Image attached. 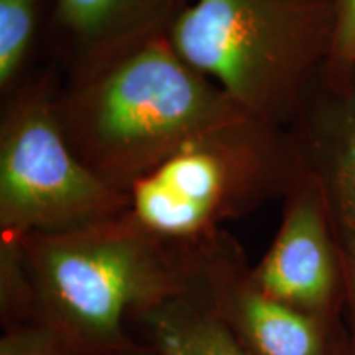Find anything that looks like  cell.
I'll use <instances>...</instances> for the list:
<instances>
[{
	"mask_svg": "<svg viewBox=\"0 0 355 355\" xmlns=\"http://www.w3.org/2000/svg\"><path fill=\"white\" fill-rule=\"evenodd\" d=\"M282 125L241 114L181 146L128 191V214L173 242L285 194L306 170Z\"/></svg>",
	"mask_w": 355,
	"mask_h": 355,
	"instance_id": "277c9868",
	"label": "cell"
},
{
	"mask_svg": "<svg viewBox=\"0 0 355 355\" xmlns=\"http://www.w3.org/2000/svg\"><path fill=\"white\" fill-rule=\"evenodd\" d=\"M38 2H40V0H38Z\"/></svg>",
	"mask_w": 355,
	"mask_h": 355,
	"instance_id": "5bb4252c",
	"label": "cell"
},
{
	"mask_svg": "<svg viewBox=\"0 0 355 355\" xmlns=\"http://www.w3.org/2000/svg\"><path fill=\"white\" fill-rule=\"evenodd\" d=\"M0 355H64L58 340L42 331L17 332L0 344Z\"/></svg>",
	"mask_w": 355,
	"mask_h": 355,
	"instance_id": "4fadbf2b",
	"label": "cell"
},
{
	"mask_svg": "<svg viewBox=\"0 0 355 355\" xmlns=\"http://www.w3.org/2000/svg\"><path fill=\"white\" fill-rule=\"evenodd\" d=\"M32 295L56 322L91 340H110L127 311L186 290L188 261L128 214L61 234L15 235Z\"/></svg>",
	"mask_w": 355,
	"mask_h": 355,
	"instance_id": "3957f363",
	"label": "cell"
},
{
	"mask_svg": "<svg viewBox=\"0 0 355 355\" xmlns=\"http://www.w3.org/2000/svg\"><path fill=\"white\" fill-rule=\"evenodd\" d=\"M329 211L326 178L306 168L286 193L282 227L252 275L263 295L293 308H319L331 300L337 263Z\"/></svg>",
	"mask_w": 355,
	"mask_h": 355,
	"instance_id": "8992f818",
	"label": "cell"
},
{
	"mask_svg": "<svg viewBox=\"0 0 355 355\" xmlns=\"http://www.w3.org/2000/svg\"><path fill=\"white\" fill-rule=\"evenodd\" d=\"M239 316L259 355H322L313 322L293 306L241 283L235 295Z\"/></svg>",
	"mask_w": 355,
	"mask_h": 355,
	"instance_id": "ba28073f",
	"label": "cell"
},
{
	"mask_svg": "<svg viewBox=\"0 0 355 355\" xmlns=\"http://www.w3.org/2000/svg\"><path fill=\"white\" fill-rule=\"evenodd\" d=\"M155 324L163 355H248L224 327L201 314L170 308Z\"/></svg>",
	"mask_w": 355,
	"mask_h": 355,
	"instance_id": "9c48e42d",
	"label": "cell"
},
{
	"mask_svg": "<svg viewBox=\"0 0 355 355\" xmlns=\"http://www.w3.org/2000/svg\"><path fill=\"white\" fill-rule=\"evenodd\" d=\"M336 0H191L168 40L242 112L285 127L327 64Z\"/></svg>",
	"mask_w": 355,
	"mask_h": 355,
	"instance_id": "7a4b0ae2",
	"label": "cell"
},
{
	"mask_svg": "<svg viewBox=\"0 0 355 355\" xmlns=\"http://www.w3.org/2000/svg\"><path fill=\"white\" fill-rule=\"evenodd\" d=\"M191 0H55L51 43L68 81L91 76L170 33Z\"/></svg>",
	"mask_w": 355,
	"mask_h": 355,
	"instance_id": "52a82bcc",
	"label": "cell"
},
{
	"mask_svg": "<svg viewBox=\"0 0 355 355\" xmlns=\"http://www.w3.org/2000/svg\"><path fill=\"white\" fill-rule=\"evenodd\" d=\"M327 73L334 81L347 78L355 68V0H336V25Z\"/></svg>",
	"mask_w": 355,
	"mask_h": 355,
	"instance_id": "7c38bea8",
	"label": "cell"
},
{
	"mask_svg": "<svg viewBox=\"0 0 355 355\" xmlns=\"http://www.w3.org/2000/svg\"><path fill=\"white\" fill-rule=\"evenodd\" d=\"M38 0H0V91L20 84L38 26Z\"/></svg>",
	"mask_w": 355,
	"mask_h": 355,
	"instance_id": "30bf717a",
	"label": "cell"
},
{
	"mask_svg": "<svg viewBox=\"0 0 355 355\" xmlns=\"http://www.w3.org/2000/svg\"><path fill=\"white\" fill-rule=\"evenodd\" d=\"M51 71L20 81L0 119L2 234H61L128 209V194L110 188L71 148L56 114Z\"/></svg>",
	"mask_w": 355,
	"mask_h": 355,
	"instance_id": "5b68a950",
	"label": "cell"
},
{
	"mask_svg": "<svg viewBox=\"0 0 355 355\" xmlns=\"http://www.w3.org/2000/svg\"><path fill=\"white\" fill-rule=\"evenodd\" d=\"M331 209L339 220L355 296V132L345 137L334 166L326 176Z\"/></svg>",
	"mask_w": 355,
	"mask_h": 355,
	"instance_id": "8fae6325",
	"label": "cell"
},
{
	"mask_svg": "<svg viewBox=\"0 0 355 355\" xmlns=\"http://www.w3.org/2000/svg\"><path fill=\"white\" fill-rule=\"evenodd\" d=\"M56 114L79 159L110 188L132 186L198 133L242 112L168 37L58 89Z\"/></svg>",
	"mask_w": 355,
	"mask_h": 355,
	"instance_id": "6da1fadb",
	"label": "cell"
}]
</instances>
